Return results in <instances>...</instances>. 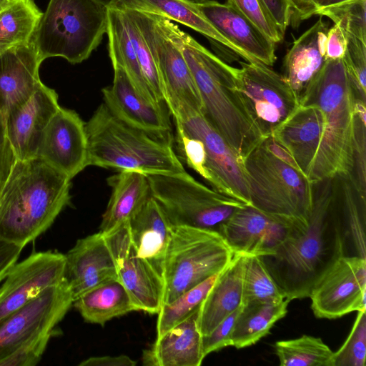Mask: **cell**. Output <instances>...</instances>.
<instances>
[{"instance_id": "cell-47", "label": "cell", "mask_w": 366, "mask_h": 366, "mask_svg": "<svg viewBox=\"0 0 366 366\" xmlns=\"http://www.w3.org/2000/svg\"><path fill=\"white\" fill-rule=\"evenodd\" d=\"M16 161V157L6 134L5 118L0 112V195Z\"/></svg>"}, {"instance_id": "cell-8", "label": "cell", "mask_w": 366, "mask_h": 366, "mask_svg": "<svg viewBox=\"0 0 366 366\" xmlns=\"http://www.w3.org/2000/svg\"><path fill=\"white\" fill-rule=\"evenodd\" d=\"M174 121L179 157L213 189L251 206L243 162L202 113L192 112Z\"/></svg>"}, {"instance_id": "cell-28", "label": "cell", "mask_w": 366, "mask_h": 366, "mask_svg": "<svg viewBox=\"0 0 366 366\" xmlns=\"http://www.w3.org/2000/svg\"><path fill=\"white\" fill-rule=\"evenodd\" d=\"M244 255L234 254L219 274L199 308L198 327L202 336L210 333L242 304Z\"/></svg>"}, {"instance_id": "cell-39", "label": "cell", "mask_w": 366, "mask_h": 366, "mask_svg": "<svg viewBox=\"0 0 366 366\" xmlns=\"http://www.w3.org/2000/svg\"><path fill=\"white\" fill-rule=\"evenodd\" d=\"M316 15L330 18L347 36L366 42V0H351L320 9Z\"/></svg>"}, {"instance_id": "cell-13", "label": "cell", "mask_w": 366, "mask_h": 366, "mask_svg": "<svg viewBox=\"0 0 366 366\" xmlns=\"http://www.w3.org/2000/svg\"><path fill=\"white\" fill-rule=\"evenodd\" d=\"M74 300L64 280L0 320V361L22 344L53 334Z\"/></svg>"}, {"instance_id": "cell-46", "label": "cell", "mask_w": 366, "mask_h": 366, "mask_svg": "<svg viewBox=\"0 0 366 366\" xmlns=\"http://www.w3.org/2000/svg\"><path fill=\"white\" fill-rule=\"evenodd\" d=\"M243 305L223 320L210 333L202 336V350L206 357L211 352L232 346V335Z\"/></svg>"}, {"instance_id": "cell-49", "label": "cell", "mask_w": 366, "mask_h": 366, "mask_svg": "<svg viewBox=\"0 0 366 366\" xmlns=\"http://www.w3.org/2000/svg\"><path fill=\"white\" fill-rule=\"evenodd\" d=\"M275 24L285 34L291 23L292 9L290 0H260Z\"/></svg>"}, {"instance_id": "cell-31", "label": "cell", "mask_w": 366, "mask_h": 366, "mask_svg": "<svg viewBox=\"0 0 366 366\" xmlns=\"http://www.w3.org/2000/svg\"><path fill=\"white\" fill-rule=\"evenodd\" d=\"M335 189V206L343 238L345 256L366 259V199L355 188L350 178H340Z\"/></svg>"}, {"instance_id": "cell-52", "label": "cell", "mask_w": 366, "mask_h": 366, "mask_svg": "<svg viewBox=\"0 0 366 366\" xmlns=\"http://www.w3.org/2000/svg\"><path fill=\"white\" fill-rule=\"evenodd\" d=\"M351 0H308L301 21L305 20L326 7L335 6Z\"/></svg>"}, {"instance_id": "cell-41", "label": "cell", "mask_w": 366, "mask_h": 366, "mask_svg": "<svg viewBox=\"0 0 366 366\" xmlns=\"http://www.w3.org/2000/svg\"><path fill=\"white\" fill-rule=\"evenodd\" d=\"M334 366H365L366 310L358 311L347 339L333 355Z\"/></svg>"}, {"instance_id": "cell-27", "label": "cell", "mask_w": 366, "mask_h": 366, "mask_svg": "<svg viewBox=\"0 0 366 366\" xmlns=\"http://www.w3.org/2000/svg\"><path fill=\"white\" fill-rule=\"evenodd\" d=\"M200 308V307H199ZM199 308L159 337L142 355L147 366H199L205 356L198 327Z\"/></svg>"}, {"instance_id": "cell-33", "label": "cell", "mask_w": 366, "mask_h": 366, "mask_svg": "<svg viewBox=\"0 0 366 366\" xmlns=\"http://www.w3.org/2000/svg\"><path fill=\"white\" fill-rule=\"evenodd\" d=\"M109 55L112 66L122 67L132 84L144 98L159 103L146 81L130 39L123 11L108 7L107 31Z\"/></svg>"}, {"instance_id": "cell-9", "label": "cell", "mask_w": 366, "mask_h": 366, "mask_svg": "<svg viewBox=\"0 0 366 366\" xmlns=\"http://www.w3.org/2000/svg\"><path fill=\"white\" fill-rule=\"evenodd\" d=\"M123 11L134 21L152 54L164 103L173 119L192 112L202 113L199 92L178 42V25L157 14Z\"/></svg>"}, {"instance_id": "cell-50", "label": "cell", "mask_w": 366, "mask_h": 366, "mask_svg": "<svg viewBox=\"0 0 366 366\" xmlns=\"http://www.w3.org/2000/svg\"><path fill=\"white\" fill-rule=\"evenodd\" d=\"M24 247L0 241V282L17 262Z\"/></svg>"}, {"instance_id": "cell-36", "label": "cell", "mask_w": 366, "mask_h": 366, "mask_svg": "<svg viewBox=\"0 0 366 366\" xmlns=\"http://www.w3.org/2000/svg\"><path fill=\"white\" fill-rule=\"evenodd\" d=\"M274 348L281 366H334V352L320 337L304 335L277 341Z\"/></svg>"}, {"instance_id": "cell-19", "label": "cell", "mask_w": 366, "mask_h": 366, "mask_svg": "<svg viewBox=\"0 0 366 366\" xmlns=\"http://www.w3.org/2000/svg\"><path fill=\"white\" fill-rule=\"evenodd\" d=\"M117 279L114 258L101 232L78 239L65 254L64 280L74 301L89 290Z\"/></svg>"}, {"instance_id": "cell-4", "label": "cell", "mask_w": 366, "mask_h": 366, "mask_svg": "<svg viewBox=\"0 0 366 366\" xmlns=\"http://www.w3.org/2000/svg\"><path fill=\"white\" fill-rule=\"evenodd\" d=\"M357 97L344 61L340 59H327L300 99V104L317 105L324 117L323 134L307 174L312 184L351 177Z\"/></svg>"}, {"instance_id": "cell-42", "label": "cell", "mask_w": 366, "mask_h": 366, "mask_svg": "<svg viewBox=\"0 0 366 366\" xmlns=\"http://www.w3.org/2000/svg\"><path fill=\"white\" fill-rule=\"evenodd\" d=\"M123 11V10H122ZM130 39L134 46L143 76L159 103L165 104L159 72L147 43L132 18L123 11Z\"/></svg>"}, {"instance_id": "cell-3", "label": "cell", "mask_w": 366, "mask_h": 366, "mask_svg": "<svg viewBox=\"0 0 366 366\" xmlns=\"http://www.w3.org/2000/svg\"><path fill=\"white\" fill-rule=\"evenodd\" d=\"M177 39L199 92L202 114L243 162L264 138L238 88V68L225 63L180 28Z\"/></svg>"}, {"instance_id": "cell-48", "label": "cell", "mask_w": 366, "mask_h": 366, "mask_svg": "<svg viewBox=\"0 0 366 366\" xmlns=\"http://www.w3.org/2000/svg\"><path fill=\"white\" fill-rule=\"evenodd\" d=\"M347 46V36L344 30L337 24L328 29L325 42L327 59H342Z\"/></svg>"}, {"instance_id": "cell-43", "label": "cell", "mask_w": 366, "mask_h": 366, "mask_svg": "<svg viewBox=\"0 0 366 366\" xmlns=\"http://www.w3.org/2000/svg\"><path fill=\"white\" fill-rule=\"evenodd\" d=\"M347 36V46L342 59L357 95L366 102V42Z\"/></svg>"}, {"instance_id": "cell-44", "label": "cell", "mask_w": 366, "mask_h": 366, "mask_svg": "<svg viewBox=\"0 0 366 366\" xmlns=\"http://www.w3.org/2000/svg\"><path fill=\"white\" fill-rule=\"evenodd\" d=\"M226 3L248 18L275 44L283 40L285 34L260 0H227Z\"/></svg>"}, {"instance_id": "cell-56", "label": "cell", "mask_w": 366, "mask_h": 366, "mask_svg": "<svg viewBox=\"0 0 366 366\" xmlns=\"http://www.w3.org/2000/svg\"><path fill=\"white\" fill-rule=\"evenodd\" d=\"M0 292H1V290H0Z\"/></svg>"}, {"instance_id": "cell-18", "label": "cell", "mask_w": 366, "mask_h": 366, "mask_svg": "<svg viewBox=\"0 0 366 366\" xmlns=\"http://www.w3.org/2000/svg\"><path fill=\"white\" fill-rule=\"evenodd\" d=\"M112 86L102 89L104 104L124 123L174 142L169 111L165 104L144 98L137 90L124 69L113 66Z\"/></svg>"}, {"instance_id": "cell-23", "label": "cell", "mask_w": 366, "mask_h": 366, "mask_svg": "<svg viewBox=\"0 0 366 366\" xmlns=\"http://www.w3.org/2000/svg\"><path fill=\"white\" fill-rule=\"evenodd\" d=\"M42 61L31 41L0 54V112L4 118L43 84L39 73Z\"/></svg>"}, {"instance_id": "cell-22", "label": "cell", "mask_w": 366, "mask_h": 366, "mask_svg": "<svg viewBox=\"0 0 366 366\" xmlns=\"http://www.w3.org/2000/svg\"><path fill=\"white\" fill-rule=\"evenodd\" d=\"M197 6L213 26L252 61L269 66L274 64L276 44L241 12L214 0Z\"/></svg>"}, {"instance_id": "cell-51", "label": "cell", "mask_w": 366, "mask_h": 366, "mask_svg": "<svg viewBox=\"0 0 366 366\" xmlns=\"http://www.w3.org/2000/svg\"><path fill=\"white\" fill-rule=\"evenodd\" d=\"M137 362L127 355L91 357L81 362L80 366H134Z\"/></svg>"}, {"instance_id": "cell-24", "label": "cell", "mask_w": 366, "mask_h": 366, "mask_svg": "<svg viewBox=\"0 0 366 366\" xmlns=\"http://www.w3.org/2000/svg\"><path fill=\"white\" fill-rule=\"evenodd\" d=\"M324 129V117L315 104H300L297 109L269 136L292 157L307 177Z\"/></svg>"}, {"instance_id": "cell-25", "label": "cell", "mask_w": 366, "mask_h": 366, "mask_svg": "<svg viewBox=\"0 0 366 366\" xmlns=\"http://www.w3.org/2000/svg\"><path fill=\"white\" fill-rule=\"evenodd\" d=\"M128 227L137 254L162 277L165 256L174 227L152 195L129 219Z\"/></svg>"}, {"instance_id": "cell-53", "label": "cell", "mask_w": 366, "mask_h": 366, "mask_svg": "<svg viewBox=\"0 0 366 366\" xmlns=\"http://www.w3.org/2000/svg\"><path fill=\"white\" fill-rule=\"evenodd\" d=\"M292 9V20L297 24L301 21L302 14L306 9L308 0H290Z\"/></svg>"}, {"instance_id": "cell-55", "label": "cell", "mask_w": 366, "mask_h": 366, "mask_svg": "<svg viewBox=\"0 0 366 366\" xmlns=\"http://www.w3.org/2000/svg\"><path fill=\"white\" fill-rule=\"evenodd\" d=\"M16 0H0V11L9 7Z\"/></svg>"}, {"instance_id": "cell-29", "label": "cell", "mask_w": 366, "mask_h": 366, "mask_svg": "<svg viewBox=\"0 0 366 366\" xmlns=\"http://www.w3.org/2000/svg\"><path fill=\"white\" fill-rule=\"evenodd\" d=\"M107 183L112 195L102 215L100 231L107 234L129 219L151 196L147 175L137 171H119Z\"/></svg>"}, {"instance_id": "cell-12", "label": "cell", "mask_w": 366, "mask_h": 366, "mask_svg": "<svg viewBox=\"0 0 366 366\" xmlns=\"http://www.w3.org/2000/svg\"><path fill=\"white\" fill-rule=\"evenodd\" d=\"M237 85L244 104L264 138L299 107L300 101L282 74L259 61L242 62Z\"/></svg>"}, {"instance_id": "cell-16", "label": "cell", "mask_w": 366, "mask_h": 366, "mask_svg": "<svg viewBox=\"0 0 366 366\" xmlns=\"http://www.w3.org/2000/svg\"><path fill=\"white\" fill-rule=\"evenodd\" d=\"M65 254L34 252L15 263L0 287V320L64 279Z\"/></svg>"}, {"instance_id": "cell-15", "label": "cell", "mask_w": 366, "mask_h": 366, "mask_svg": "<svg viewBox=\"0 0 366 366\" xmlns=\"http://www.w3.org/2000/svg\"><path fill=\"white\" fill-rule=\"evenodd\" d=\"M104 234L115 260L118 280L137 310L158 314L163 303V277L137 254L131 242L128 221Z\"/></svg>"}, {"instance_id": "cell-5", "label": "cell", "mask_w": 366, "mask_h": 366, "mask_svg": "<svg viewBox=\"0 0 366 366\" xmlns=\"http://www.w3.org/2000/svg\"><path fill=\"white\" fill-rule=\"evenodd\" d=\"M88 166L145 174L186 172L174 149V142L130 126L102 103L85 123Z\"/></svg>"}, {"instance_id": "cell-32", "label": "cell", "mask_w": 366, "mask_h": 366, "mask_svg": "<svg viewBox=\"0 0 366 366\" xmlns=\"http://www.w3.org/2000/svg\"><path fill=\"white\" fill-rule=\"evenodd\" d=\"M73 304L86 322L102 326L114 317L137 311L130 295L118 279L89 290Z\"/></svg>"}, {"instance_id": "cell-54", "label": "cell", "mask_w": 366, "mask_h": 366, "mask_svg": "<svg viewBox=\"0 0 366 366\" xmlns=\"http://www.w3.org/2000/svg\"><path fill=\"white\" fill-rule=\"evenodd\" d=\"M101 3H102L104 5H105L107 7L112 6L115 3H117L119 0H98ZM189 3L199 4H202L208 0H183Z\"/></svg>"}, {"instance_id": "cell-26", "label": "cell", "mask_w": 366, "mask_h": 366, "mask_svg": "<svg viewBox=\"0 0 366 366\" xmlns=\"http://www.w3.org/2000/svg\"><path fill=\"white\" fill-rule=\"evenodd\" d=\"M328 24L320 17L297 39L285 56L282 76L299 101L313 78L325 64Z\"/></svg>"}, {"instance_id": "cell-45", "label": "cell", "mask_w": 366, "mask_h": 366, "mask_svg": "<svg viewBox=\"0 0 366 366\" xmlns=\"http://www.w3.org/2000/svg\"><path fill=\"white\" fill-rule=\"evenodd\" d=\"M52 335H42L22 344L1 360L0 366L36 365L40 361Z\"/></svg>"}, {"instance_id": "cell-2", "label": "cell", "mask_w": 366, "mask_h": 366, "mask_svg": "<svg viewBox=\"0 0 366 366\" xmlns=\"http://www.w3.org/2000/svg\"><path fill=\"white\" fill-rule=\"evenodd\" d=\"M71 179L42 159H16L0 195V241L21 247L69 203Z\"/></svg>"}, {"instance_id": "cell-20", "label": "cell", "mask_w": 366, "mask_h": 366, "mask_svg": "<svg viewBox=\"0 0 366 366\" xmlns=\"http://www.w3.org/2000/svg\"><path fill=\"white\" fill-rule=\"evenodd\" d=\"M59 108L56 92L43 84L5 117L6 134L16 159L36 157L42 134Z\"/></svg>"}, {"instance_id": "cell-10", "label": "cell", "mask_w": 366, "mask_h": 366, "mask_svg": "<svg viewBox=\"0 0 366 366\" xmlns=\"http://www.w3.org/2000/svg\"><path fill=\"white\" fill-rule=\"evenodd\" d=\"M234 253L216 230L174 227L167 250L164 270L163 303L220 272Z\"/></svg>"}, {"instance_id": "cell-17", "label": "cell", "mask_w": 366, "mask_h": 366, "mask_svg": "<svg viewBox=\"0 0 366 366\" xmlns=\"http://www.w3.org/2000/svg\"><path fill=\"white\" fill-rule=\"evenodd\" d=\"M36 157L71 179L88 167L85 123L75 111L60 107L42 134Z\"/></svg>"}, {"instance_id": "cell-1", "label": "cell", "mask_w": 366, "mask_h": 366, "mask_svg": "<svg viewBox=\"0 0 366 366\" xmlns=\"http://www.w3.org/2000/svg\"><path fill=\"white\" fill-rule=\"evenodd\" d=\"M334 179L314 184V198L307 230L287 233L269 254L259 256L291 301L309 297L317 282L345 256L335 206Z\"/></svg>"}, {"instance_id": "cell-40", "label": "cell", "mask_w": 366, "mask_h": 366, "mask_svg": "<svg viewBox=\"0 0 366 366\" xmlns=\"http://www.w3.org/2000/svg\"><path fill=\"white\" fill-rule=\"evenodd\" d=\"M366 102L357 97L355 104L354 167L350 179L366 199Z\"/></svg>"}, {"instance_id": "cell-38", "label": "cell", "mask_w": 366, "mask_h": 366, "mask_svg": "<svg viewBox=\"0 0 366 366\" xmlns=\"http://www.w3.org/2000/svg\"><path fill=\"white\" fill-rule=\"evenodd\" d=\"M220 272L182 294L172 302L162 304L158 312L157 337L186 320L200 307Z\"/></svg>"}, {"instance_id": "cell-14", "label": "cell", "mask_w": 366, "mask_h": 366, "mask_svg": "<svg viewBox=\"0 0 366 366\" xmlns=\"http://www.w3.org/2000/svg\"><path fill=\"white\" fill-rule=\"evenodd\" d=\"M311 308L317 318L337 319L366 310V259L342 256L312 287Z\"/></svg>"}, {"instance_id": "cell-6", "label": "cell", "mask_w": 366, "mask_h": 366, "mask_svg": "<svg viewBox=\"0 0 366 366\" xmlns=\"http://www.w3.org/2000/svg\"><path fill=\"white\" fill-rule=\"evenodd\" d=\"M251 207L290 234H300L309 225L314 184L298 169L271 152L263 141L243 161Z\"/></svg>"}, {"instance_id": "cell-37", "label": "cell", "mask_w": 366, "mask_h": 366, "mask_svg": "<svg viewBox=\"0 0 366 366\" xmlns=\"http://www.w3.org/2000/svg\"><path fill=\"white\" fill-rule=\"evenodd\" d=\"M242 304L280 302L285 299L281 289L257 255H244Z\"/></svg>"}, {"instance_id": "cell-34", "label": "cell", "mask_w": 366, "mask_h": 366, "mask_svg": "<svg viewBox=\"0 0 366 366\" xmlns=\"http://www.w3.org/2000/svg\"><path fill=\"white\" fill-rule=\"evenodd\" d=\"M290 301L252 302L243 305L232 335V346L242 349L256 344L267 335L274 325L287 313Z\"/></svg>"}, {"instance_id": "cell-11", "label": "cell", "mask_w": 366, "mask_h": 366, "mask_svg": "<svg viewBox=\"0 0 366 366\" xmlns=\"http://www.w3.org/2000/svg\"><path fill=\"white\" fill-rule=\"evenodd\" d=\"M151 195L173 227L187 226L217 231L219 226L246 204L197 181L187 171L150 174Z\"/></svg>"}, {"instance_id": "cell-35", "label": "cell", "mask_w": 366, "mask_h": 366, "mask_svg": "<svg viewBox=\"0 0 366 366\" xmlns=\"http://www.w3.org/2000/svg\"><path fill=\"white\" fill-rule=\"evenodd\" d=\"M42 14L34 0H16L0 11V54L29 42Z\"/></svg>"}, {"instance_id": "cell-30", "label": "cell", "mask_w": 366, "mask_h": 366, "mask_svg": "<svg viewBox=\"0 0 366 366\" xmlns=\"http://www.w3.org/2000/svg\"><path fill=\"white\" fill-rule=\"evenodd\" d=\"M109 8L136 10L159 15L185 25L208 39L218 42L246 62H255L225 39L204 16L196 4L183 0H119Z\"/></svg>"}, {"instance_id": "cell-21", "label": "cell", "mask_w": 366, "mask_h": 366, "mask_svg": "<svg viewBox=\"0 0 366 366\" xmlns=\"http://www.w3.org/2000/svg\"><path fill=\"white\" fill-rule=\"evenodd\" d=\"M234 254H269L288 230L256 208L245 205L218 227Z\"/></svg>"}, {"instance_id": "cell-7", "label": "cell", "mask_w": 366, "mask_h": 366, "mask_svg": "<svg viewBox=\"0 0 366 366\" xmlns=\"http://www.w3.org/2000/svg\"><path fill=\"white\" fill-rule=\"evenodd\" d=\"M108 7L98 0H49L31 42L44 61L87 59L107 34Z\"/></svg>"}]
</instances>
